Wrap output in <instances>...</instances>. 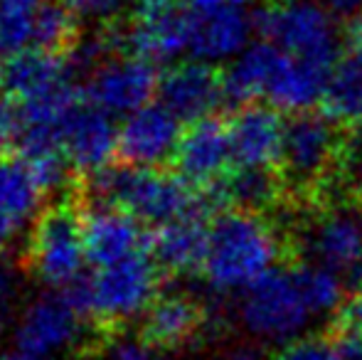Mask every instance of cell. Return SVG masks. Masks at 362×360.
<instances>
[{
	"label": "cell",
	"instance_id": "cell-1",
	"mask_svg": "<svg viewBox=\"0 0 362 360\" xmlns=\"http://www.w3.org/2000/svg\"><path fill=\"white\" fill-rule=\"evenodd\" d=\"M281 250V237L267 217L259 212L227 210L210 227L202 274L212 291L244 294L276 269Z\"/></svg>",
	"mask_w": 362,
	"mask_h": 360
},
{
	"label": "cell",
	"instance_id": "cell-2",
	"mask_svg": "<svg viewBox=\"0 0 362 360\" xmlns=\"http://www.w3.org/2000/svg\"><path fill=\"white\" fill-rule=\"evenodd\" d=\"M160 267L144 250L114 265L96 267L89 277H81L74 286L64 289L74 306L99 326L114 328L141 318L158 298Z\"/></svg>",
	"mask_w": 362,
	"mask_h": 360
},
{
	"label": "cell",
	"instance_id": "cell-3",
	"mask_svg": "<svg viewBox=\"0 0 362 360\" xmlns=\"http://www.w3.org/2000/svg\"><path fill=\"white\" fill-rule=\"evenodd\" d=\"M86 182L96 202L116 205L131 212L136 220L156 227L182 215L200 212L202 207L197 195L190 190V182L163 168H141L126 163L124 168L101 170L86 178Z\"/></svg>",
	"mask_w": 362,
	"mask_h": 360
},
{
	"label": "cell",
	"instance_id": "cell-4",
	"mask_svg": "<svg viewBox=\"0 0 362 360\" xmlns=\"http://www.w3.org/2000/svg\"><path fill=\"white\" fill-rule=\"evenodd\" d=\"M25 262L33 277L54 291H64L84 277V265L89 262L84 212L74 200H59L42 207L30 227Z\"/></svg>",
	"mask_w": 362,
	"mask_h": 360
},
{
	"label": "cell",
	"instance_id": "cell-5",
	"mask_svg": "<svg viewBox=\"0 0 362 360\" xmlns=\"http://www.w3.org/2000/svg\"><path fill=\"white\" fill-rule=\"evenodd\" d=\"M257 28L291 57L335 67L340 37L320 0H274L257 13Z\"/></svg>",
	"mask_w": 362,
	"mask_h": 360
},
{
	"label": "cell",
	"instance_id": "cell-6",
	"mask_svg": "<svg viewBox=\"0 0 362 360\" xmlns=\"http://www.w3.org/2000/svg\"><path fill=\"white\" fill-rule=\"evenodd\" d=\"M310 318L315 316L300 294L296 274L284 269L269 272L252 284L239 303V321L244 331L264 343L284 346L303 336Z\"/></svg>",
	"mask_w": 362,
	"mask_h": 360
},
{
	"label": "cell",
	"instance_id": "cell-7",
	"mask_svg": "<svg viewBox=\"0 0 362 360\" xmlns=\"http://www.w3.org/2000/svg\"><path fill=\"white\" fill-rule=\"evenodd\" d=\"M84 313L67 291H49L25 303L15 323V346L33 360H52L84 341Z\"/></svg>",
	"mask_w": 362,
	"mask_h": 360
},
{
	"label": "cell",
	"instance_id": "cell-8",
	"mask_svg": "<svg viewBox=\"0 0 362 360\" xmlns=\"http://www.w3.org/2000/svg\"><path fill=\"white\" fill-rule=\"evenodd\" d=\"M190 33L192 13L182 0H141L124 28V47L153 64L173 62L190 52Z\"/></svg>",
	"mask_w": 362,
	"mask_h": 360
},
{
	"label": "cell",
	"instance_id": "cell-9",
	"mask_svg": "<svg viewBox=\"0 0 362 360\" xmlns=\"http://www.w3.org/2000/svg\"><path fill=\"white\" fill-rule=\"evenodd\" d=\"M86 77V99L111 116H129L144 109L160 87L156 64L131 52L111 54Z\"/></svg>",
	"mask_w": 362,
	"mask_h": 360
},
{
	"label": "cell",
	"instance_id": "cell-10",
	"mask_svg": "<svg viewBox=\"0 0 362 360\" xmlns=\"http://www.w3.org/2000/svg\"><path fill=\"white\" fill-rule=\"evenodd\" d=\"M340 139L335 121L320 114L293 116L286 124L281 149L284 175L298 187H313L328 175L338 161Z\"/></svg>",
	"mask_w": 362,
	"mask_h": 360
},
{
	"label": "cell",
	"instance_id": "cell-11",
	"mask_svg": "<svg viewBox=\"0 0 362 360\" xmlns=\"http://www.w3.org/2000/svg\"><path fill=\"white\" fill-rule=\"evenodd\" d=\"M254 28L257 15H252L244 0H227L210 13H192V59L207 64L232 62L249 47Z\"/></svg>",
	"mask_w": 362,
	"mask_h": 360
},
{
	"label": "cell",
	"instance_id": "cell-12",
	"mask_svg": "<svg viewBox=\"0 0 362 360\" xmlns=\"http://www.w3.org/2000/svg\"><path fill=\"white\" fill-rule=\"evenodd\" d=\"M180 119L158 101L124 116L119 126V156L129 166L158 168L173 161L180 144Z\"/></svg>",
	"mask_w": 362,
	"mask_h": 360
},
{
	"label": "cell",
	"instance_id": "cell-13",
	"mask_svg": "<svg viewBox=\"0 0 362 360\" xmlns=\"http://www.w3.org/2000/svg\"><path fill=\"white\" fill-rule=\"evenodd\" d=\"M232 161L234 153L229 126H224L212 116L192 121L185 134L180 136V144L173 156L175 173L185 182L202 187V190L222 180Z\"/></svg>",
	"mask_w": 362,
	"mask_h": 360
},
{
	"label": "cell",
	"instance_id": "cell-14",
	"mask_svg": "<svg viewBox=\"0 0 362 360\" xmlns=\"http://www.w3.org/2000/svg\"><path fill=\"white\" fill-rule=\"evenodd\" d=\"M64 153L72 170L84 178L111 168L119 153V126L114 116L91 101H81L64 124Z\"/></svg>",
	"mask_w": 362,
	"mask_h": 360
},
{
	"label": "cell",
	"instance_id": "cell-15",
	"mask_svg": "<svg viewBox=\"0 0 362 360\" xmlns=\"http://www.w3.org/2000/svg\"><path fill=\"white\" fill-rule=\"evenodd\" d=\"M45 192L23 156L0 153V255L35 225Z\"/></svg>",
	"mask_w": 362,
	"mask_h": 360
},
{
	"label": "cell",
	"instance_id": "cell-16",
	"mask_svg": "<svg viewBox=\"0 0 362 360\" xmlns=\"http://www.w3.org/2000/svg\"><path fill=\"white\" fill-rule=\"evenodd\" d=\"M303 250L315 265L345 274L362 260V212L348 205L325 207L303 227Z\"/></svg>",
	"mask_w": 362,
	"mask_h": 360
},
{
	"label": "cell",
	"instance_id": "cell-17",
	"mask_svg": "<svg viewBox=\"0 0 362 360\" xmlns=\"http://www.w3.org/2000/svg\"><path fill=\"white\" fill-rule=\"evenodd\" d=\"M158 96L165 109H170L180 121H200L212 116L219 101L227 99L224 94V77H219L215 64L182 62L170 67L160 77Z\"/></svg>",
	"mask_w": 362,
	"mask_h": 360
},
{
	"label": "cell",
	"instance_id": "cell-18",
	"mask_svg": "<svg viewBox=\"0 0 362 360\" xmlns=\"http://www.w3.org/2000/svg\"><path fill=\"white\" fill-rule=\"evenodd\" d=\"M69 84L74 82L67 57L37 47L10 54L0 64V89L18 106L45 99Z\"/></svg>",
	"mask_w": 362,
	"mask_h": 360
},
{
	"label": "cell",
	"instance_id": "cell-19",
	"mask_svg": "<svg viewBox=\"0 0 362 360\" xmlns=\"http://www.w3.org/2000/svg\"><path fill=\"white\" fill-rule=\"evenodd\" d=\"M84 242L89 265H114L146 250L144 222L116 205L96 202L84 212Z\"/></svg>",
	"mask_w": 362,
	"mask_h": 360
},
{
	"label": "cell",
	"instance_id": "cell-20",
	"mask_svg": "<svg viewBox=\"0 0 362 360\" xmlns=\"http://www.w3.org/2000/svg\"><path fill=\"white\" fill-rule=\"evenodd\" d=\"M286 124L279 109L262 104H244L229 121L234 163L242 168H272L281 161Z\"/></svg>",
	"mask_w": 362,
	"mask_h": 360
},
{
	"label": "cell",
	"instance_id": "cell-21",
	"mask_svg": "<svg viewBox=\"0 0 362 360\" xmlns=\"http://www.w3.org/2000/svg\"><path fill=\"white\" fill-rule=\"evenodd\" d=\"M205 311L192 296L182 291L158 294L156 301L141 316V341L158 351H177L195 341L205 328Z\"/></svg>",
	"mask_w": 362,
	"mask_h": 360
},
{
	"label": "cell",
	"instance_id": "cell-22",
	"mask_svg": "<svg viewBox=\"0 0 362 360\" xmlns=\"http://www.w3.org/2000/svg\"><path fill=\"white\" fill-rule=\"evenodd\" d=\"M207 242H210V230L202 225L200 212H192L158 225L148 252L163 272L190 274L205 265Z\"/></svg>",
	"mask_w": 362,
	"mask_h": 360
},
{
	"label": "cell",
	"instance_id": "cell-23",
	"mask_svg": "<svg viewBox=\"0 0 362 360\" xmlns=\"http://www.w3.org/2000/svg\"><path fill=\"white\" fill-rule=\"evenodd\" d=\"M205 205L229 207V210L262 212L274 207L284 192V182L272 168H242L224 175L215 185L205 187Z\"/></svg>",
	"mask_w": 362,
	"mask_h": 360
},
{
	"label": "cell",
	"instance_id": "cell-24",
	"mask_svg": "<svg viewBox=\"0 0 362 360\" xmlns=\"http://www.w3.org/2000/svg\"><path fill=\"white\" fill-rule=\"evenodd\" d=\"M284 59H286V52L269 40L249 45L237 59H232L227 74H224L227 99L252 104V99L269 96V89H272Z\"/></svg>",
	"mask_w": 362,
	"mask_h": 360
},
{
	"label": "cell",
	"instance_id": "cell-25",
	"mask_svg": "<svg viewBox=\"0 0 362 360\" xmlns=\"http://www.w3.org/2000/svg\"><path fill=\"white\" fill-rule=\"evenodd\" d=\"M325 116L335 124L362 126V67L343 57L335 64L323 94Z\"/></svg>",
	"mask_w": 362,
	"mask_h": 360
},
{
	"label": "cell",
	"instance_id": "cell-26",
	"mask_svg": "<svg viewBox=\"0 0 362 360\" xmlns=\"http://www.w3.org/2000/svg\"><path fill=\"white\" fill-rule=\"evenodd\" d=\"M42 0H0V54L35 47Z\"/></svg>",
	"mask_w": 362,
	"mask_h": 360
},
{
	"label": "cell",
	"instance_id": "cell-27",
	"mask_svg": "<svg viewBox=\"0 0 362 360\" xmlns=\"http://www.w3.org/2000/svg\"><path fill=\"white\" fill-rule=\"evenodd\" d=\"M293 274L313 316H328L333 311H340L345 291V279H340V272L313 262L293 269Z\"/></svg>",
	"mask_w": 362,
	"mask_h": 360
},
{
	"label": "cell",
	"instance_id": "cell-28",
	"mask_svg": "<svg viewBox=\"0 0 362 360\" xmlns=\"http://www.w3.org/2000/svg\"><path fill=\"white\" fill-rule=\"evenodd\" d=\"M76 42H79V37H76V15L62 0H42L37 33H35V47L64 57L76 47Z\"/></svg>",
	"mask_w": 362,
	"mask_h": 360
},
{
	"label": "cell",
	"instance_id": "cell-29",
	"mask_svg": "<svg viewBox=\"0 0 362 360\" xmlns=\"http://www.w3.org/2000/svg\"><path fill=\"white\" fill-rule=\"evenodd\" d=\"M23 311V279L18 267L0 255V336L18 323Z\"/></svg>",
	"mask_w": 362,
	"mask_h": 360
},
{
	"label": "cell",
	"instance_id": "cell-30",
	"mask_svg": "<svg viewBox=\"0 0 362 360\" xmlns=\"http://www.w3.org/2000/svg\"><path fill=\"white\" fill-rule=\"evenodd\" d=\"M272 360H343V351L325 336H298L279 346Z\"/></svg>",
	"mask_w": 362,
	"mask_h": 360
},
{
	"label": "cell",
	"instance_id": "cell-31",
	"mask_svg": "<svg viewBox=\"0 0 362 360\" xmlns=\"http://www.w3.org/2000/svg\"><path fill=\"white\" fill-rule=\"evenodd\" d=\"M338 180L350 195L362 197V129L355 131L350 139L340 141L338 161Z\"/></svg>",
	"mask_w": 362,
	"mask_h": 360
},
{
	"label": "cell",
	"instance_id": "cell-32",
	"mask_svg": "<svg viewBox=\"0 0 362 360\" xmlns=\"http://www.w3.org/2000/svg\"><path fill=\"white\" fill-rule=\"evenodd\" d=\"M76 18L84 20H114L129 0H62Z\"/></svg>",
	"mask_w": 362,
	"mask_h": 360
},
{
	"label": "cell",
	"instance_id": "cell-33",
	"mask_svg": "<svg viewBox=\"0 0 362 360\" xmlns=\"http://www.w3.org/2000/svg\"><path fill=\"white\" fill-rule=\"evenodd\" d=\"M338 328L343 338L362 343V291L353 294L338 311Z\"/></svg>",
	"mask_w": 362,
	"mask_h": 360
},
{
	"label": "cell",
	"instance_id": "cell-34",
	"mask_svg": "<svg viewBox=\"0 0 362 360\" xmlns=\"http://www.w3.org/2000/svg\"><path fill=\"white\" fill-rule=\"evenodd\" d=\"M20 134V106L0 89V153L18 141Z\"/></svg>",
	"mask_w": 362,
	"mask_h": 360
},
{
	"label": "cell",
	"instance_id": "cell-35",
	"mask_svg": "<svg viewBox=\"0 0 362 360\" xmlns=\"http://www.w3.org/2000/svg\"><path fill=\"white\" fill-rule=\"evenodd\" d=\"M111 360H168V358L163 356V351L148 346L146 341H126L114 348Z\"/></svg>",
	"mask_w": 362,
	"mask_h": 360
},
{
	"label": "cell",
	"instance_id": "cell-36",
	"mask_svg": "<svg viewBox=\"0 0 362 360\" xmlns=\"http://www.w3.org/2000/svg\"><path fill=\"white\" fill-rule=\"evenodd\" d=\"M323 8L333 15L335 20H348V23H355V20L362 18V0H320Z\"/></svg>",
	"mask_w": 362,
	"mask_h": 360
},
{
	"label": "cell",
	"instance_id": "cell-37",
	"mask_svg": "<svg viewBox=\"0 0 362 360\" xmlns=\"http://www.w3.org/2000/svg\"><path fill=\"white\" fill-rule=\"evenodd\" d=\"M345 59L362 67V18L348 25V33H345Z\"/></svg>",
	"mask_w": 362,
	"mask_h": 360
},
{
	"label": "cell",
	"instance_id": "cell-38",
	"mask_svg": "<svg viewBox=\"0 0 362 360\" xmlns=\"http://www.w3.org/2000/svg\"><path fill=\"white\" fill-rule=\"evenodd\" d=\"M219 360H267V358H264L262 353H259V348H254V346H234V348H229Z\"/></svg>",
	"mask_w": 362,
	"mask_h": 360
},
{
	"label": "cell",
	"instance_id": "cell-39",
	"mask_svg": "<svg viewBox=\"0 0 362 360\" xmlns=\"http://www.w3.org/2000/svg\"><path fill=\"white\" fill-rule=\"evenodd\" d=\"M224 3H227V0H182V5H185L190 13H210V10H215Z\"/></svg>",
	"mask_w": 362,
	"mask_h": 360
},
{
	"label": "cell",
	"instance_id": "cell-40",
	"mask_svg": "<svg viewBox=\"0 0 362 360\" xmlns=\"http://www.w3.org/2000/svg\"><path fill=\"white\" fill-rule=\"evenodd\" d=\"M345 284H348L350 289H353L355 294L362 291V260L358 265H353L348 272H345Z\"/></svg>",
	"mask_w": 362,
	"mask_h": 360
},
{
	"label": "cell",
	"instance_id": "cell-41",
	"mask_svg": "<svg viewBox=\"0 0 362 360\" xmlns=\"http://www.w3.org/2000/svg\"><path fill=\"white\" fill-rule=\"evenodd\" d=\"M340 351H343V360H362V343L358 341H348L345 338L340 343Z\"/></svg>",
	"mask_w": 362,
	"mask_h": 360
},
{
	"label": "cell",
	"instance_id": "cell-42",
	"mask_svg": "<svg viewBox=\"0 0 362 360\" xmlns=\"http://www.w3.org/2000/svg\"><path fill=\"white\" fill-rule=\"evenodd\" d=\"M0 360H33V358H28L25 353H20V351H15V353H5Z\"/></svg>",
	"mask_w": 362,
	"mask_h": 360
}]
</instances>
